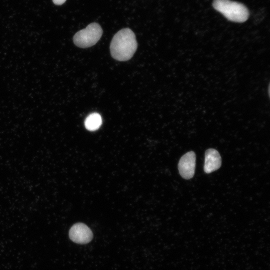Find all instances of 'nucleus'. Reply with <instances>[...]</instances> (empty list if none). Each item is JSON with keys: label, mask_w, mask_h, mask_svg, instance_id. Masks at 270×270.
<instances>
[{"label": "nucleus", "mask_w": 270, "mask_h": 270, "mask_svg": "<svg viewBox=\"0 0 270 270\" xmlns=\"http://www.w3.org/2000/svg\"><path fill=\"white\" fill-rule=\"evenodd\" d=\"M138 44L134 32L128 28L120 30L114 36L110 51L112 57L119 61L130 60L136 52Z\"/></svg>", "instance_id": "f257e3e1"}, {"label": "nucleus", "mask_w": 270, "mask_h": 270, "mask_svg": "<svg viewBox=\"0 0 270 270\" xmlns=\"http://www.w3.org/2000/svg\"><path fill=\"white\" fill-rule=\"evenodd\" d=\"M66 1V0H52L53 2L56 5H61Z\"/></svg>", "instance_id": "6e6552de"}, {"label": "nucleus", "mask_w": 270, "mask_h": 270, "mask_svg": "<svg viewBox=\"0 0 270 270\" xmlns=\"http://www.w3.org/2000/svg\"><path fill=\"white\" fill-rule=\"evenodd\" d=\"M102 30L99 24L92 22L84 29L77 32L73 38L74 44L78 47L86 48L95 44L102 36Z\"/></svg>", "instance_id": "7ed1b4c3"}, {"label": "nucleus", "mask_w": 270, "mask_h": 270, "mask_svg": "<svg viewBox=\"0 0 270 270\" xmlns=\"http://www.w3.org/2000/svg\"><path fill=\"white\" fill-rule=\"evenodd\" d=\"M222 164L219 152L215 149L209 148L206 151L204 171L206 174L212 172L218 169Z\"/></svg>", "instance_id": "423d86ee"}, {"label": "nucleus", "mask_w": 270, "mask_h": 270, "mask_svg": "<svg viewBox=\"0 0 270 270\" xmlns=\"http://www.w3.org/2000/svg\"><path fill=\"white\" fill-rule=\"evenodd\" d=\"M196 154L190 151L185 154L180 160L178 168L180 176L184 179H190L194 175L196 166Z\"/></svg>", "instance_id": "39448f33"}, {"label": "nucleus", "mask_w": 270, "mask_h": 270, "mask_svg": "<svg viewBox=\"0 0 270 270\" xmlns=\"http://www.w3.org/2000/svg\"><path fill=\"white\" fill-rule=\"evenodd\" d=\"M212 6L232 22H244L249 17L250 13L246 6L238 2L231 0H214Z\"/></svg>", "instance_id": "f03ea898"}, {"label": "nucleus", "mask_w": 270, "mask_h": 270, "mask_svg": "<svg viewBox=\"0 0 270 270\" xmlns=\"http://www.w3.org/2000/svg\"><path fill=\"white\" fill-rule=\"evenodd\" d=\"M102 124V117L100 114L96 112L88 115L84 121L86 128L91 131L98 130Z\"/></svg>", "instance_id": "0eeeda50"}, {"label": "nucleus", "mask_w": 270, "mask_h": 270, "mask_svg": "<svg viewBox=\"0 0 270 270\" xmlns=\"http://www.w3.org/2000/svg\"><path fill=\"white\" fill-rule=\"evenodd\" d=\"M69 237L74 242L78 244H86L90 242L93 234L90 229L85 224L76 223L69 231Z\"/></svg>", "instance_id": "20e7f679"}]
</instances>
